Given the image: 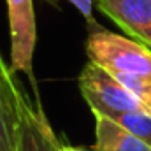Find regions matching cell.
Masks as SVG:
<instances>
[{
    "label": "cell",
    "instance_id": "1",
    "mask_svg": "<svg viewBox=\"0 0 151 151\" xmlns=\"http://www.w3.org/2000/svg\"><path fill=\"white\" fill-rule=\"evenodd\" d=\"M88 60L107 72L134 74L151 79V49L109 30L95 28L86 40Z\"/></svg>",
    "mask_w": 151,
    "mask_h": 151
},
{
    "label": "cell",
    "instance_id": "2",
    "mask_svg": "<svg viewBox=\"0 0 151 151\" xmlns=\"http://www.w3.org/2000/svg\"><path fill=\"white\" fill-rule=\"evenodd\" d=\"M79 90L93 114L113 119L121 113L148 111L111 72L91 62H88L79 76Z\"/></svg>",
    "mask_w": 151,
    "mask_h": 151
},
{
    "label": "cell",
    "instance_id": "3",
    "mask_svg": "<svg viewBox=\"0 0 151 151\" xmlns=\"http://www.w3.org/2000/svg\"><path fill=\"white\" fill-rule=\"evenodd\" d=\"M11 32V70L32 76L35 49V14L32 0H5Z\"/></svg>",
    "mask_w": 151,
    "mask_h": 151
},
{
    "label": "cell",
    "instance_id": "4",
    "mask_svg": "<svg viewBox=\"0 0 151 151\" xmlns=\"http://www.w3.org/2000/svg\"><path fill=\"white\" fill-rule=\"evenodd\" d=\"M16 151H56L60 146L49 121L42 113L35 109L27 97L16 88Z\"/></svg>",
    "mask_w": 151,
    "mask_h": 151
},
{
    "label": "cell",
    "instance_id": "5",
    "mask_svg": "<svg viewBox=\"0 0 151 151\" xmlns=\"http://www.w3.org/2000/svg\"><path fill=\"white\" fill-rule=\"evenodd\" d=\"M99 9L151 49V0H97Z\"/></svg>",
    "mask_w": 151,
    "mask_h": 151
},
{
    "label": "cell",
    "instance_id": "6",
    "mask_svg": "<svg viewBox=\"0 0 151 151\" xmlns=\"http://www.w3.org/2000/svg\"><path fill=\"white\" fill-rule=\"evenodd\" d=\"M95 116V146L93 151H151V146L130 134L114 119L93 114Z\"/></svg>",
    "mask_w": 151,
    "mask_h": 151
},
{
    "label": "cell",
    "instance_id": "7",
    "mask_svg": "<svg viewBox=\"0 0 151 151\" xmlns=\"http://www.w3.org/2000/svg\"><path fill=\"white\" fill-rule=\"evenodd\" d=\"M16 88L12 76H0V151H16Z\"/></svg>",
    "mask_w": 151,
    "mask_h": 151
},
{
    "label": "cell",
    "instance_id": "8",
    "mask_svg": "<svg viewBox=\"0 0 151 151\" xmlns=\"http://www.w3.org/2000/svg\"><path fill=\"white\" fill-rule=\"evenodd\" d=\"M116 123H119L123 128H127L130 134L144 141L151 146V113L150 111H130L121 113L113 118Z\"/></svg>",
    "mask_w": 151,
    "mask_h": 151
},
{
    "label": "cell",
    "instance_id": "9",
    "mask_svg": "<svg viewBox=\"0 0 151 151\" xmlns=\"http://www.w3.org/2000/svg\"><path fill=\"white\" fill-rule=\"evenodd\" d=\"M113 76L148 111H151V79L150 77L134 76V74H119V72H114Z\"/></svg>",
    "mask_w": 151,
    "mask_h": 151
},
{
    "label": "cell",
    "instance_id": "10",
    "mask_svg": "<svg viewBox=\"0 0 151 151\" xmlns=\"http://www.w3.org/2000/svg\"><path fill=\"white\" fill-rule=\"evenodd\" d=\"M74 5L76 9L88 19V23L95 25L93 23V0H67Z\"/></svg>",
    "mask_w": 151,
    "mask_h": 151
},
{
    "label": "cell",
    "instance_id": "11",
    "mask_svg": "<svg viewBox=\"0 0 151 151\" xmlns=\"http://www.w3.org/2000/svg\"><path fill=\"white\" fill-rule=\"evenodd\" d=\"M0 76H2V77L12 76V70H11V67H7V65H5V62L2 60V56H0Z\"/></svg>",
    "mask_w": 151,
    "mask_h": 151
},
{
    "label": "cell",
    "instance_id": "12",
    "mask_svg": "<svg viewBox=\"0 0 151 151\" xmlns=\"http://www.w3.org/2000/svg\"><path fill=\"white\" fill-rule=\"evenodd\" d=\"M56 151H93V150H83V148H74V146H58Z\"/></svg>",
    "mask_w": 151,
    "mask_h": 151
}]
</instances>
